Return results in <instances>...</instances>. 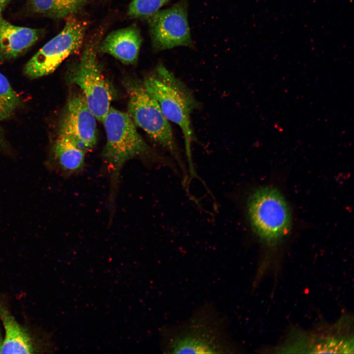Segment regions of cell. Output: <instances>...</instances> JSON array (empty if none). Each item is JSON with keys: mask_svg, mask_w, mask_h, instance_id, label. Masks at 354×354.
Here are the masks:
<instances>
[{"mask_svg": "<svg viewBox=\"0 0 354 354\" xmlns=\"http://www.w3.org/2000/svg\"><path fill=\"white\" fill-rule=\"evenodd\" d=\"M165 354H232L240 348L232 337L228 320L211 303L197 307L181 322L160 330Z\"/></svg>", "mask_w": 354, "mask_h": 354, "instance_id": "cell-1", "label": "cell"}, {"mask_svg": "<svg viewBox=\"0 0 354 354\" xmlns=\"http://www.w3.org/2000/svg\"><path fill=\"white\" fill-rule=\"evenodd\" d=\"M143 84L157 102L168 120L181 130L190 170L193 175L191 146L196 138L191 115L200 107L199 103L186 85L162 64L156 67Z\"/></svg>", "mask_w": 354, "mask_h": 354, "instance_id": "cell-2", "label": "cell"}, {"mask_svg": "<svg viewBox=\"0 0 354 354\" xmlns=\"http://www.w3.org/2000/svg\"><path fill=\"white\" fill-rule=\"evenodd\" d=\"M102 122L107 137L103 156L114 188L118 183L124 164L135 157H144L174 167L170 160L159 156L145 142L127 113L110 107Z\"/></svg>", "mask_w": 354, "mask_h": 354, "instance_id": "cell-3", "label": "cell"}, {"mask_svg": "<svg viewBox=\"0 0 354 354\" xmlns=\"http://www.w3.org/2000/svg\"><path fill=\"white\" fill-rule=\"evenodd\" d=\"M126 89L129 96L127 114L135 125L169 152L185 173L182 158L170 122L163 115L157 102L143 84L129 82L126 85Z\"/></svg>", "mask_w": 354, "mask_h": 354, "instance_id": "cell-4", "label": "cell"}, {"mask_svg": "<svg viewBox=\"0 0 354 354\" xmlns=\"http://www.w3.org/2000/svg\"><path fill=\"white\" fill-rule=\"evenodd\" d=\"M247 213L251 228L262 240L274 243L285 236L291 224V214L282 194L271 187L258 188L249 196Z\"/></svg>", "mask_w": 354, "mask_h": 354, "instance_id": "cell-5", "label": "cell"}, {"mask_svg": "<svg viewBox=\"0 0 354 354\" xmlns=\"http://www.w3.org/2000/svg\"><path fill=\"white\" fill-rule=\"evenodd\" d=\"M87 24L69 16L62 30L45 44L25 64L24 72L35 79L53 72L61 62L81 47Z\"/></svg>", "mask_w": 354, "mask_h": 354, "instance_id": "cell-6", "label": "cell"}, {"mask_svg": "<svg viewBox=\"0 0 354 354\" xmlns=\"http://www.w3.org/2000/svg\"><path fill=\"white\" fill-rule=\"evenodd\" d=\"M68 80L78 86L89 110L102 122L110 107L112 94L97 60L94 44L85 48L79 62L68 75Z\"/></svg>", "mask_w": 354, "mask_h": 354, "instance_id": "cell-7", "label": "cell"}, {"mask_svg": "<svg viewBox=\"0 0 354 354\" xmlns=\"http://www.w3.org/2000/svg\"><path fill=\"white\" fill-rule=\"evenodd\" d=\"M148 20L152 47L162 51L176 47H193L187 20V3L180 1L159 10Z\"/></svg>", "mask_w": 354, "mask_h": 354, "instance_id": "cell-8", "label": "cell"}, {"mask_svg": "<svg viewBox=\"0 0 354 354\" xmlns=\"http://www.w3.org/2000/svg\"><path fill=\"white\" fill-rule=\"evenodd\" d=\"M96 118L83 95H74L68 100L60 119L59 133L73 141L86 152L97 142Z\"/></svg>", "mask_w": 354, "mask_h": 354, "instance_id": "cell-9", "label": "cell"}, {"mask_svg": "<svg viewBox=\"0 0 354 354\" xmlns=\"http://www.w3.org/2000/svg\"><path fill=\"white\" fill-rule=\"evenodd\" d=\"M44 32L42 29L13 25L0 14V60H9L22 55Z\"/></svg>", "mask_w": 354, "mask_h": 354, "instance_id": "cell-10", "label": "cell"}, {"mask_svg": "<svg viewBox=\"0 0 354 354\" xmlns=\"http://www.w3.org/2000/svg\"><path fill=\"white\" fill-rule=\"evenodd\" d=\"M142 43L140 31L133 25L109 33L99 45L98 50L123 63L134 64L138 61Z\"/></svg>", "mask_w": 354, "mask_h": 354, "instance_id": "cell-11", "label": "cell"}, {"mask_svg": "<svg viewBox=\"0 0 354 354\" xmlns=\"http://www.w3.org/2000/svg\"><path fill=\"white\" fill-rule=\"evenodd\" d=\"M86 153L71 139L58 134L52 149L49 165L66 176L78 174L83 170Z\"/></svg>", "mask_w": 354, "mask_h": 354, "instance_id": "cell-12", "label": "cell"}, {"mask_svg": "<svg viewBox=\"0 0 354 354\" xmlns=\"http://www.w3.org/2000/svg\"><path fill=\"white\" fill-rule=\"evenodd\" d=\"M0 319L4 331L1 354H32L35 348L27 330L0 301Z\"/></svg>", "mask_w": 354, "mask_h": 354, "instance_id": "cell-13", "label": "cell"}, {"mask_svg": "<svg viewBox=\"0 0 354 354\" xmlns=\"http://www.w3.org/2000/svg\"><path fill=\"white\" fill-rule=\"evenodd\" d=\"M86 0H27L31 14L52 19H61L77 12Z\"/></svg>", "mask_w": 354, "mask_h": 354, "instance_id": "cell-14", "label": "cell"}, {"mask_svg": "<svg viewBox=\"0 0 354 354\" xmlns=\"http://www.w3.org/2000/svg\"><path fill=\"white\" fill-rule=\"evenodd\" d=\"M20 104V96L0 72V121L10 118Z\"/></svg>", "mask_w": 354, "mask_h": 354, "instance_id": "cell-15", "label": "cell"}, {"mask_svg": "<svg viewBox=\"0 0 354 354\" xmlns=\"http://www.w3.org/2000/svg\"><path fill=\"white\" fill-rule=\"evenodd\" d=\"M171 0H132L128 15L133 18H149Z\"/></svg>", "mask_w": 354, "mask_h": 354, "instance_id": "cell-16", "label": "cell"}, {"mask_svg": "<svg viewBox=\"0 0 354 354\" xmlns=\"http://www.w3.org/2000/svg\"><path fill=\"white\" fill-rule=\"evenodd\" d=\"M11 0H0V14H2Z\"/></svg>", "mask_w": 354, "mask_h": 354, "instance_id": "cell-17", "label": "cell"}, {"mask_svg": "<svg viewBox=\"0 0 354 354\" xmlns=\"http://www.w3.org/2000/svg\"><path fill=\"white\" fill-rule=\"evenodd\" d=\"M3 342V336H2L1 331L0 330V354H1Z\"/></svg>", "mask_w": 354, "mask_h": 354, "instance_id": "cell-18", "label": "cell"}, {"mask_svg": "<svg viewBox=\"0 0 354 354\" xmlns=\"http://www.w3.org/2000/svg\"><path fill=\"white\" fill-rule=\"evenodd\" d=\"M2 132H1V129L0 127V144L1 143V139H2Z\"/></svg>", "mask_w": 354, "mask_h": 354, "instance_id": "cell-19", "label": "cell"}]
</instances>
